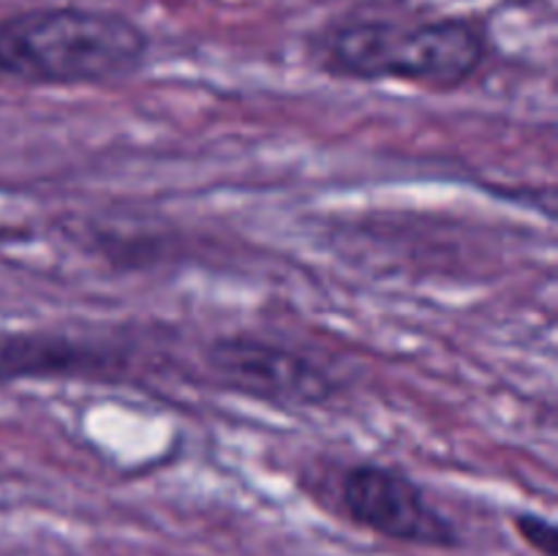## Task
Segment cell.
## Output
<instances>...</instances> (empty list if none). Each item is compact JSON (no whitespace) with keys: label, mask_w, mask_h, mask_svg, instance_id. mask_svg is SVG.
<instances>
[{"label":"cell","mask_w":558,"mask_h":556,"mask_svg":"<svg viewBox=\"0 0 558 556\" xmlns=\"http://www.w3.org/2000/svg\"><path fill=\"white\" fill-rule=\"evenodd\" d=\"M125 360L101 338L63 330L0 333V387L27 379H112Z\"/></svg>","instance_id":"5b68a950"},{"label":"cell","mask_w":558,"mask_h":556,"mask_svg":"<svg viewBox=\"0 0 558 556\" xmlns=\"http://www.w3.org/2000/svg\"><path fill=\"white\" fill-rule=\"evenodd\" d=\"M202 363L223 390L287 412L327 407L341 396V379L319 358L256 333L213 338Z\"/></svg>","instance_id":"3957f363"},{"label":"cell","mask_w":558,"mask_h":556,"mask_svg":"<svg viewBox=\"0 0 558 556\" xmlns=\"http://www.w3.org/2000/svg\"><path fill=\"white\" fill-rule=\"evenodd\" d=\"M488 33L463 16L401 25L341 22L322 36L316 63L341 82H401L430 93L466 87L488 63Z\"/></svg>","instance_id":"7a4b0ae2"},{"label":"cell","mask_w":558,"mask_h":556,"mask_svg":"<svg viewBox=\"0 0 558 556\" xmlns=\"http://www.w3.org/2000/svg\"><path fill=\"white\" fill-rule=\"evenodd\" d=\"M150 38L118 11L41 5L0 20V76L31 87H101L142 71Z\"/></svg>","instance_id":"6da1fadb"},{"label":"cell","mask_w":558,"mask_h":556,"mask_svg":"<svg viewBox=\"0 0 558 556\" xmlns=\"http://www.w3.org/2000/svg\"><path fill=\"white\" fill-rule=\"evenodd\" d=\"M338 499L357 527L381 537L425 548H452L458 529L412 474L379 461H357L343 469Z\"/></svg>","instance_id":"277c9868"},{"label":"cell","mask_w":558,"mask_h":556,"mask_svg":"<svg viewBox=\"0 0 558 556\" xmlns=\"http://www.w3.org/2000/svg\"><path fill=\"white\" fill-rule=\"evenodd\" d=\"M515 527L521 532V537L526 540L529 545L539 551L545 556H556V527L548 521V518L537 516V512H518Z\"/></svg>","instance_id":"8992f818"}]
</instances>
